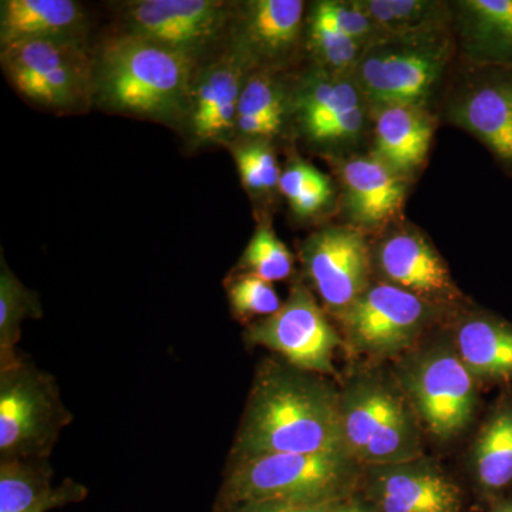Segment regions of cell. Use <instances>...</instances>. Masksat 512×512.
I'll list each match as a JSON object with an SVG mask.
<instances>
[{"label": "cell", "instance_id": "cell-1", "mask_svg": "<svg viewBox=\"0 0 512 512\" xmlns=\"http://www.w3.org/2000/svg\"><path fill=\"white\" fill-rule=\"evenodd\" d=\"M340 450L348 447L339 394L311 372L291 365L262 369L249 396L232 457Z\"/></svg>", "mask_w": 512, "mask_h": 512}, {"label": "cell", "instance_id": "cell-2", "mask_svg": "<svg viewBox=\"0 0 512 512\" xmlns=\"http://www.w3.org/2000/svg\"><path fill=\"white\" fill-rule=\"evenodd\" d=\"M200 62L123 32L94 56V104L109 113L180 127Z\"/></svg>", "mask_w": 512, "mask_h": 512}, {"label": "cell", "instance_id": "cell-3", "mask_svg": "<svg viewBox=\"0 0 512 512\" xmlns=\"http://www.w3.org/2000/svg\"><path fill=\"white\" fill-rule=\"evenodd\" d=\"M356 463L348 450L232 457L218 497V512L259 504L320 507L342 503L353 497L359 485Z\"/></svg>", "mask_w": 512, "mask_h": 512}, {"label": "cell", "instance_id": "cell-4", "mask_svg": "<svg viewBox=\"0 0 512 512\" xmlns=\"http://www.w3.org/2000/svg\"><path fill=\"white\" fill-rule=\"evenodd\" d=\"M454 56L448 30L389 36L367 47L355 79L373 109L416 106L426 109Z\"/></svg>", "mask_w": 512, "mask_h": 512}, {"label": "cell", "instance_id": "cell-5", "mask_svg": "<svg viewBox=\"0 0 512 512\" xmlns=\"http://www.w3.org/2000/svg\"><path fill=\"white\" fill-rule=\"evenodd\" d=\"M0 64L13 90L37 109L66 116L94 104V55L86 39L13 43L0 47Z\"/></svg>", "mask_w": 512, "mask_h": 512}, {"label": "cell", "instance_id": "cell-6", "mask_svg": "<svg viewBox=\"0 0 512 512\" xmlns=\"http://www.w3.org/2000/svg\"><path fill=\"white\" fill-rule=\"evenodd\" d=\"M72 421L52 376L23 360L0 370V461L49 460Z\"/></svg>", "mask_w": 512, "mask_h": 512}, {"label": "cell", "instance_id": "cell-7", "mask_svg": "<svg viewBox=\"0 0 512 512\" xmlns=\"http://www.w3.org/2000/svg\"><path fill=\"white\" fill-rule=\"evenodd\" d=\"M346 447L369 466L406 463L419 457L412 413L393 390L375 380L353 383L340 396Z\"/></svg>", "mask_w": 512, "mask_h": 512}, {"label": "cell", "instance_id": "cell-8", "mask_svg": "<svg viewBox=\"0 0 512 512\" xmlns=\"http://www.w3.org/2000/svg\"><path fill=\"white\" fill-rule=\"evenodd\" d=\"M235 6L224 0H131L119 9L124 32L201 62L228 42Z\"/></svg>", "mask_w": 512, "mask_h": 512}, {"label": "cell", "instance_id": "cell-9", "mask_svg": "<svg viewBox=\"0 0 512 512\" xmlns=\"http://www.w3.org/2000/svg\"><path fill=\"white\" fill-rule=\"evenodd\" d=\"M437 313L436 306L392 284L369 285L338 318L359 352L389 356L409 348Z\"/></svg>", "mask_w": 512, "mask_h": 512}, {"label": "cell", "instance_id": "cell-10", "mask_svg": "<svg viewBox=\"0 0 512 512\" xmlns=\"http://www.w3.org/2000/svg\"><path fill=\"white\" fill-rule=\"evenodd\" d=\"M458 353L436 349L404 370V387L431 433L450 439L476 410L477 387Z\"/></svg>", "mask_w": 512, "mask_h": 512}, {"label": "cell", "instance_id": "cell-11", "mask_svg": "<svg viewBox=\"0 0 512 512\" xmlns=\"http://www.w3.org/2000/svg\"><path fill=\"white\" fill-rule=\"evenodd\" d=\"M447 113L512 177V67L467 63L466 79L454 90Z\"/></svg>", "mask_w": 512, "mask_h": 512}, {"label": "cell", "instance_id": "cell-12", "mask_svg": "<svg viewBox=\"0 0 512 512\" xmlns=\"http://www.w3.org/2000/svg\"><path fill=\"white\" fill-rule=\"evenodd\" d=\"M245 340L279 353L305 372L332 373L333 352L340 345L335 329L308 289L295 285L282 308L249 326Z\"/></svg>", "mask_w": 512, "mask_h": 512}, {"label": "cell", "instance_id": "cell-13", "mask_svg": "<svg viewBox=\"0 0 512 512\" xmlns=\"http://www.w3.org/2000/svg\"><path fill=\"white\" fill-rule=\"evenodd\" d=\"M249 72L251 67L228 46L198 67L180 126L192 147L237 140L239 99Z\"/></svg>", "mask_w": 512, "mask_h": 512}, {"label": "cell", "instance_id": "cell-14", "mask_svg": "<svg viewBox=\"0 0 512 512\" xmlns=\"http://www.w3.org/2000/svg\"><path fill=\"white\" fill-rule=\"evenodd\" d=\"M305 10L302 0L237 3L227 46L251 70L278 72L291 62L305 37Z\"/></svg>", "mask_w": 512, "mask_h": 512}, {"label": "cell", "instance_id": "cell-15", "mask_svg": "<svg viewBox=\"0 0 512 512\" xmlns=\"http://www.w3.org/2000/svg\"><path fill=\"white\" fill-rule=\"evenodd\" d=\"M301 256L320 298L336 315L369 288V248L353 225L320 229L303 242Z\"/></svg>", "mask_w": 512, "mask_h": 512}, {"label": "cell", "instance_id": "cell-16", "mask_svg": "<svg viewBox=\"0 0 512 512\" xmlns=\"http://www.w3.org/2000/svg\"><path fill=\"white\" fill-rule=\"evenodd\" d=\"M365 494L376 512H463L457 485L426 461L369 466Z\"/></svg>", "mask_w": 512, "mask_h": 512}, {"label": "cell", "instance_id": "cell-17", "mask_svg": "<svg viewBox=\"0 0 512 512\" xmlns=\"http://www.w3.org/2000/svg\"><path fill=\"white\" fill-rule=\"evenodd\" d=\"M377 264L389 284L436 308L461 299L446 262L417 229L402 228L387 235L377 249Z\"/></svg>", "mask_w": 512, "mask_h": 512}, {"label": "cell", "instance_id": "cell-18", "mask_svg": "<svg viewBox=\"0 0 512 512\" xmlns=\"http://www.w3.org/2000/svg\"><path fill=\"white\" fill-rule=\"evenodd\" d=\"M346 210L353 227L382 228L402 211L407 185L376 157H356L340 168Z\"/></svg>", "mask_w": 512, "mask_h": 512}, {"label": "cell", "instance_id": "cell-19", "mask_svg": "<svg viewBox=\"0 0 512 512\" xmlns=\"http://www.w3.org/2000/svg\"><path fill=\"white\" fill-rule=\"evenodd\" d=\"M366 104L355 74L338 76L315 66L288 89V117L312 146L333 121Z\"/></svg>", "mask_w": 512, "mask_h": 512}, {"label": "cell", "instance_id": "cell-20", "mask_svg": "<svg viewBox=\"0 0 512 512\" xmlns=\"http://www.w3.org/2000/svg\"><path fill=\"white\" fill-rule=\"evenodd\" d=\"M87 13L74 0H2L0 47L26 40L86 39Z\"/></svg>", "mask_w": 512, "mask_h": 512}, {"label": "cell", "instance_id": "cell-21", "mask_svg": "<svg viewBox=\"0 0 512 512\" xmlns=\"http://www.w3.org/2000/svg\"><path fill=\"white\" fill-rule=\"evenodd\" d=\"M434 134L429 110L390 106L376 110L375 154L393 173L406 177L426 161Z\"/></svg>", "mask_w": 512, "mask_h": 512}, {"label": "cell", "instance_id": "cell-22", "mask_svg": "<svg viewBox=\"0 0 512 512\" xmlns=\"http://www.w3.org/2000/svg\"><path fill=\"white\" fill-rule=\"evenodd\" d=\"M52 480L47 460L0 461V512H47L87 497L82 484L53 487Z\"/></svg>", "mask_w": 512, "mask_h": 512}, {"label": "cell", "instance_id": "cell-23", "mask_svg": "<svg viewBox=\"0 0 512 512\" xmlns=\"http://www.w3.org/2000/svg\"><path fill=\"white\" fill-rule=\"evenodd\" d=\"M457 5L466 63L512 67V0H464Z\"/></svg>", "mask_w": 512, "mask_h": 512}, {"label": "cell", "instance_id": "cell-24", "mask_svg": "<svg viewBox=\"0 0 512 512\" xmlns=\"http://www.w3.org/2000/svg\"><path fill=\"white\" fill-rule=\"evenodd\" d=\"M458 356L480 379H512V325L488 315L471 316L457 332Z\"/></svg>", "mask_w": 512, "mask_h": 512}, {"label": "cell", "instance_id": "cell-25", "mask_svg": "<svg viewBox=\"0 0 512 512\" xmlns=\"http://www.w3.org/2000/svg\"><path fill=\"white\" fill-rule=\"evenodd\" d=\"M288 120V87L276 72H249L239 99L237 138L239 141L271 140L282 133Z\"/></svg>", "mask_w": 512, "mask_h": 512}, {"label": "cell", "instance_id": "cell-26", "mask_svg": "<svg viewBox=\"0 0 512 512\" xmlns=\"http://www.w3.org/2000/svg\"><path fill=\"white\" fill-rule=\"evenodd\" d=\"M477 483L488 495L503 493L512 484V404L494 413L474 450Z\"/></svg>", "mask_w": 512, "mask_h": 512}, {"label": "cell", "instance_id": "cell-27", "mask_svg": "<svg viewBox=\"0 0 512 512\" xmlns=\"http://www.w3.org/2000/svg\"><path fill=\"white\" fill-rule=\"evenodd\" d=\"M369 18L387 36L420 35L448 30L451 8L431 0H359Z\"/></svg>", "mask_w": 512, "mask_h": 512}, {"label": "cell", "instance_id": "cell-28", "mask_svg": "<svg viewBox=\"0 0 512 512\" xmlns=\"http://www.w3.org/2000/svg\"><path fill=\"white\" fill-rule=\"evenodd\" d=\"M42 309L36 295L16 278L0 259V370L8 369L19 362L16 345L20 340L23 320L40 318Z\"/></svg>", "mask_w": 512, "mask_h": 512}, {"label": "cell", "instance_id": "cell-29", "mask_svg": "<svg viewBox=\"0 0 512 512\" xmlns=\"http://www.w3.org/2000/svg\"><path fill=\"white\" fill-rule=\"evenodd\" d=\"M305 40L315 67L338 76L355 74L357 63L365 52V47L352 37L309 13L306 15Z\"/></svg>", "mask_w": 512, "mask_h": 512}, {"label": "cell", "instance_id": "cell-30", "mask_svg": "<svg viewBox=\"0 0 512 512\" xmlns=\"http://www.w3.org/2000/svg\"><path fill=\"white\" fill-rule=\"evenodd\" d=\"M279 191L298 217L309 218L322 211L332 200L329 178L312 164L293 160L286 165L279 181Z\"/></svg>", "mask_w": 512, "mask_h": 512}, {"label": "cell", "instance_id": "cell-31", "mask_svg": "<svg viewBox=\"0 0 512 512\" xmlns=\"http://www.w3.org/2000/svg\"><path fill=\"white\" fill-rule=\"evenodd\" d=\"M241 274L258 276L268 282L285 281L293 271V256L284 242L276 237L271 224L255 229L239 261Z\"/></svg>", "mask_w": 512, "mask_h": 512}, {"label": "cell", "instance_id": "cell-32", "mask_svg": "<svg viewBox=\"0 0 512 512\" xmlns=\"http://www.w3.org/2000/svg\"><path fill=\"white\" fill-rule=\"evenodd\" d=\"M232 157L245 190L254 197H266L279 190L281 168L268 140L237 141Z\"/></svg>", "mask_w": 512, "mask_h": 512}, {"label": "cell", "instance_id": "cell-33", "mask_svg": "<svg viewBox=\"0 0 512 512\" xmlns=\"http://www.w3.org/2000/svg\"><path fill=\"white\" fill-rule=\"evenodd\" d=\"M227 295L232 315L244 323L256 316L269 318L284 305L271 282L251 274H239L229 279Z\"/></svg>", "mask_w": 512, "mask_h": 512}, {"label": "cell", "instance_id": "cell-34", "mask_svg": "<svg viewBox=\"0 0 512 512\" xmlns=\"http://www.w3.org/2000/svg\"><path fill=\"white\" fill-rule=\"evenodd\" d=\"M309 15L329 23L339 32L352 37L360 46L365 47V50L389 37L369 18L360 6L359 0L355 2L322 0V2L313 3Z\"/></svg>", "mask_w": 512, "mask_h": 512}, {"label": "cell", "instance_id": "cell-35", "mask_svg": "<svg viewBox=\"0 0 512 512\" xmlns=\"http://www.w3.org/2000/svg\"><path fill=\"white\" fill-rule=\"evenodd\" d=\"M366 106L357 107L343 114L338 120L332 124L315 141L313 146L316 147H339L346 144L355 143L362 137L366 128L367 114Z\"/></svg>", "mask_w": 512, "mask_h": 512}, {"label": "cell", "instance_id": "cell-36", "mask_svg": "<svg viewBox=\"0 0 512 512\" xmlns=\"http://www.w3.org/2000/svg\"><path fill=\"white\" fill-rule=\"evenodd\" d=\"M332 505H320V507H301V505L285 504H259L248 505V507L237 508L228 512H330Z\"/></svg>", "mask_w": 512, "mask_h": 512}, {"label": "cell", "instance_id": "cell-37", "mask_svg": "<svg viewBox=\"0 0 512 512\" xmlns=\"http://www.w3.org/2000/svg\"><path fill=\"white\" fill-rule=\"evenodd\" d=\"M330 512H376L370 507L369 504L360 503L355 498H349V500L342 501L333 505L332 511Z\"/></svg>", "mask_w": 512, "mask_h": 512}, {"label": "cell", "instance_id": "cell-38", "mask_svg": "<svg viewBox=\"0 0 512 512\" xmlns=\"http://www.w3.org/2000/svg\"><path fill=\"white\" fill-rule=\"evenodd\" d=\"M505 512H512V498H500Z\"/></svg>", "mask_w": 512, "mask_h": 512}, {"label": "cell", "instance_id": "cell-39", "mask_svg": "<svg viewBox=\"0 0 512 512\" xmlns=\"http://www.w3.org/2000/svg\"><path fill=\"white\" fill-rule=\"evenodd\" d=\"M490 512H505L503 505H501L500 500L495 501V503L491 504Z\"/></svg>", "mask_w": 512, "mask_h": 512}]
</instances>
